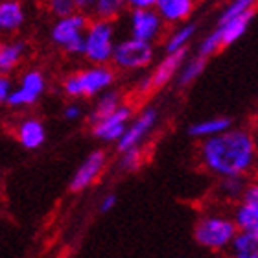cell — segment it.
Wrapping results in <instances>:
<instances>
[{"instance_id": "cell-1", "label": "cell", "mask_w": 258, "mask_h": 258, "mask_svg": "<svg viewBox=\"0 0 258 258\" xmlns=\"http://www.w3.org/2000/svg\"><path fill=\"white\" fill-rule=\"evenodd\" d=\"M199 161L220 179L247 177L258 166V146L251 129L232 127L199 144Z\"/></svg>"}, {"instance_id": "cell-2", "label": "cell", "mask_w": 258, "mask_h": 258, "mask_svg": "<svg viewBox=\"0 0 258 258\" xmlns=\"http://www.w3.org/2000/svg\"><path fill=\"white\" fill-rule=\"evenodd\" d=\"M238 232L240 229L232 216L216 214V212L199 216L198 221L194 223L196 243L212 253H221L227 249L231 251V245L236 240Z\"/></svg>"}, {"instance_id": "cell-3", "label": "cell", "mask_w": 258, "mask_h": 258, "mask_svg": "<svg viewBox=\"0 0 258 258\" xmlns=\"http://www.w3.org/2000/svg\"><path fill=\"white\" fill-rule=\"evenodd\" d=\"M254 15H256V8L247 11V13H243L238 19H232V21L223 22V24H216L214 30L209 35H205L198 43V55L209 59L210 55H214L221 48L231 46L236 41H240L247 33L249 28H251V22H253Z\"/></svg>"}, {"instance_id": "cell-4", "label": "cell", "mask_w": 258, "mask_h": 258, "mask_svg": "<svg viewBox=\"0 0 258 258\" xmlns=\"http://www.w3.org/2000/svg\"><path fill=\"white\" fill-rule=\"evenodd\" d=\"M114 70L109 69L107 64L103 67H91L69 76L63 83L64 92L72 98L80 96H96L100 92H107V89L113 85Z\"/></svg>"}, {"instance_id": "cell-5", "label": "cell", "mask_w": 258, "mask_h": 258, "mask_svg": "<svg viewBox=\"0 0 258 258\" xmlns=\"http://www.w3.org/2000/svg\"><path fill=\"white\" fill-rule=\"evenodd\" d=\"M114 26L107 21H92L85 32V57L94 67H103L113 61L114 54Z\"/></svg>"}, {"instance_id": "cell-6", "label": "cell", "mask_w": 258, "mask_h": 258, "mask_svg": "<svg viewBox=\"0 0 258 258\" xmlns=\"http://www.w3.org/2000/svg\"><path fill=\"white\" fill-rule=\"evenodd\" d=\"M155 59V46L139 39H124L116 43L113 63L122 70H140L150 67Z\"/></svg>"}, {"instance_id": "cell-7", "label": "cell", "mask_w": 258, "mask_h": 258, "mask_svg": "<svg viewBox=\"0 0 258 258\" xmlns=\"http://www.w3.org/2000/svg\"><path fill=\"white\" fill-rule=\"evenodd\" d=\"M188 48L186 50H179L175 54H166L159 63L155 64V69L151 70L150 76H146L144 80L139 83V91L142 94L150 91H155V89H161V87L168 85L173 78H177L181 69H183L184 61L188 59Z\"/></svg>"}, {"instance_id": "cell-8", "label": "cell", "mask_w": 258, "mask_h": 258, "mask_svg": "<svg viewBox=\"0 0 258 258\" xmlns=\"http://www.w3.org/2000/svg\"><path fill=\"white\" fill-rule=\"evenodd\" d=\"M159 122V111L155 107H146L139 113L137 118L131 120V124L125 129L124 137L116 142V150L120 153H125L129 150L140 148L144 139L151 133V129L155 127Z\"/></svg>"}, {"instance_id": "cell-9", "label": "cell", "mask_w": 258, "mask_h": 258, "mask_svg": "<svg viewBox=\"0 0 258 258\" xmlns=\"http://www.w3.org/2000/svg\"><path fill=\"white\" fill-rule=\"evenodd\" d=\"M164 24L161 15L157 13L155 8L150 10H131L129 13V30H131V37L151 43L159 39L164 32Z\"/></svg>"}, {"instance_id": "cell-10", "label": "cell", "mask_w": 258, "mask_h": 258, "mask_svg": "<svg viewBox=\"0 0 258 258\" xmlns=\"http://www.w3.org/2000/svg\"><path fill=\"white\" fill-rule=\"evenodd\" d=\"M131 114H133V109L124 103L118 111H114L113 114H109L107 118L100 120L98 124L92 125V135L96 139L103 140V142H118L124 137L127 125L131 124L129 122Z\"/></svg>"}, {"instance_id": "cell-11", "label": "cell", "mask_w": 258, "mask_h": 258, "mask_svg": "<svg viewBox=\"0 0 258 258\" xmlns=\"http://www.w3.org/2000/svg\"><path fill=\"white\" fill-rule=\"evenodd\" d=\"M232 218L240 231L258 232V183H249L240 203H236Z\"/></svg>"}, {"instance_id": "cell-12", "label": "cell", "mask_w": 258, "mask_h": 258, "mask_svg": "<svg viewBox=\"0 0 258 258\" xmlns=\"http://www.w3.org/2000/svg\"><path fill=\"white\" fill-rule=\"evenodd\" d=\"M44 76L39 70H28L22 76L21 87L11 92L8 105L10 107H22V105H32L39 100V96L44 91Z\"/></svg>"}, {"instance_id": "cell-13", "label": "cell", "mask_w": 258, "mask_h": 258, "mask_svg": "<svg viewBox=\"0 0 258 258\" xmlns=\"http://www.w3.org/2000/svg\"><path fill=\"white\" fill-rule=\"evenodd\" d=\"M105 162H107L105 151H102V150L92 151L91 155L81 162L80 168L76 170L74 177L70 181V190H72V192H81V190H85L87 186H91V184L100 177V173L103 172Z\"/></svg>"}, {"instance_id": "cell-14", "label": "cell", "mask_w": 258, "mask_h": 258, "mask_svg": "<svg viewBox=\"0 0 258 258\" xmlns=\"http://www.w3.org/2000/svg\"><path fill=\"white\" fill-rule=\"evenodd\" d=\"M89 19L83 13H74V15L67 17V19H59L52 28V39L61 46H69L78 39L85 37V32L89 28Z\"/></svg>"}, {"instance_id": "cell-15", "label": "cell", "mask_w": 258, "mask_h": 258, "mask_svg": "<svg viewBox=\"0 0 258 258\" xmlns=\"http://www.w3.org/2000/svg\"><path fill=\"white\" fill-rule=\"evenodd\" d=\"M155 10L166 24L179 26L190 21V17L196 11V2L194 0H157Z\"/></svg>"}, {"instance_id": "cell-16", "label": "cell", "mask_w": 258, "mask_h": 258, "mask_svg": "<svg viewBox=\"0 0 258 258\" xmlns=\"http://www.w3.org/2000/svg\"><path fill=\"white\" fill-rule=\"evenodd\" d=\"M232 127L234 125H232V120L229 116H210V118L192 122L188 125V135L192 139H198L203 142V140L214 139L218 135H223Z\"/></svg>"}, {"instance_id": "cell-17", "label": "cell", "mask_w": 258, "mask_h": 258, "mask_svg": "<svg viewBox=\"0 0 258 258\" xmlns=\"http://www.w3.org/2000/svg\"><path fill=\"white\" fill-rule=\"evenodd\" d=\"M198 24L194 21L183 22L175 26V30L168 33L166 41H164V50L166 54H175L179 50H186L192 43V39L198 35Z\"/></svg>"}, {"instance_id": "cell-18", "label": "cell", "mask_w": 258, "mask_h": 258, "mask_svg": "<svg viewBox=\"0 0 258 258\" xmlns=\"http://www.w3.org/2000/svg\"><path fill=\"white\" fill-rule=\"evenodd\" d=\"M19 140L26 150H37L39 146H43L44 140H46L44 125L35 118L24 120L19 127Z\"/></svg>"}, {"instance_id": "cell-19", "label": "cell", "mask_w": 258, "mask_h": 258, "mask_svg": "<svg viewBox=\"0 0 258 258\" xmlns=\"http://www.w3.org/2000/svg\"><path fill=\"white\" fill-rule=\"evenodd\" d=\"M122 105H124V103H122L120 92H116V91L103 92L102 96L98 98V102H96V105H94V109L91 111V114H89V122H91L92 125L98 124L100 120L107 118L109 114H113L114 111H118Z\"/></svg>"}, {"instance_id": "cell-20", "label": "cell", "mask_w": 258, "mask_h": 258, "mask_svg": "<svg viewBox=\"0 0 258 258\" xmlns=\"http://www.w3.org/2000/svg\"><path fill=\"white\" fill-rule=\"evenodd\" d=\"M24 22V10L19 2L8 0L0 2V32H13L22 26Z\"/></svg>"}, {"instance_id": "cell-21", "label": "cell", "mask_w": 258, "mask_h": 258, "mask_svg": "<svg viewBox=\"0 0 258 258\" xmlns=\"http://www.w3.org/2000/svg\"><path fill=\"white\" fill-rule=\"evenodd\" d=\"M232 258H258V232L240 231L231 245Z\"/></svg>"}, {"instance_id": "cell-22", "label": "cell", "mask_w": 258, "mask_h": 258, "mask_svg": "<svg viewBox=\"0 0 258 258\" xmlns=\"http://www.w3.org/2000/svg\"><path fill=\"white\" fill-rule=\"evenodd\" d=\"M26 44L22 41H11V43H0V74L6 76L15 69L22 59Z\"/></svg>"}, {"instance_id": "cell-23", "label": "cell", "mask_w": 258, "mask_h": 258, "mask_svg": "<svg viewBox=\"0 0 258 258\" xmlns=\"http://www.w3.org/2000/svg\"><path fill=\"white\" fill-rule=\"evenodd\" d=\"M247 186H249L247 177H225V179H220V183L216 186V192H218V196L221 199L240 203L245 190H247Z\"/></svg>"}, {"instance_id": "cell-24", "label": "cell", "mask_w": 258, "mask_h": 258, "mask_svg": "<svg viewBox=\"0 0 258 258\" xmlns=\"http://www.w3.org/2000/svg\"><path fill=\"white\" fill-rule=\"evenodd\" d=\"M205 69H207V59L201 57V55H190L188 59L184 61L183 69L177 76V85L179 87H188L192 85L194 81L198 80L199 76L203 74Z\"/></svg>"}, {"instance_id": "cell-25", "label": "cell", "mask_w": 258, "mask_h": 258, "mask_svg": "<svg viewBox=\"0 0 258 258\" xmlns=\"http://www.w3.org/2000/svg\"><path fill=\"white\" fill-rule=\"evenodd\" d=\"M254 8H256V4H254L253 0H232V2H229L227 6L221 8L216 24H223V22H229V21H232V19H238V17H242L243 13L254 10Z\"/></svg>"}, {"instance_id": "cell-26", "label": "cell", "mask_w": 258, "mask_h": 258, "mask_svg": "<svg viewBox=\"0 0 258 258\" xmlns=\"http://www.w3.org/2000/svg\"><path fill=\"white\" fill-rule=\"evenodd\" d=\"M122 8H124L122 0H98L96 4H94L96 17L100 21H107V22H113V19L118 17Z\"/></svg>"}, {"instance_id": "cell-27", "label": "cell", "mask_w": 258, "mask_h": 258, "mask_svg": "<svg viewBox=\"0 0 258 258\" xmlns=\"http://www.w3.org/2000/svg\"><path fill=\"white\" fill-rule=\"evenodd\" d=\"M140 164H142V150H140V148L125 151V153H122V157H120V168L125 170V172L139 170Z\"/></svg>"}, {"instance_id": "cell-28", "label": "cell", "mask_w": 258, "mask_h": 258, "mask_svg": "<svg viewBox=\"0 0 258 258\" xmlns=\"http://www.w3.org/2000/svg\"><path fill=\"white\" fill-rule=\"evenodd\" d=\"M50 10L57 17V21L67 19V17L74 15L76 2H72V0H54V2H50Z\"/></svg>"}, {"instance_id": "cell-29", "label": "cell", "mask_w": 258, "mask_h": 258, "mask_svg": "<svg viewBox=\"0 0 258 258\" xmlns=\"http://www.w3.org/2000/svg\"><path fill=\"white\" fill-rule=\"evenodd\" d=\"M11 81L8 76H2L0 74V103H8L11 96Z\"/></svg>"}, {"instance_id": "cell-30", "label": "cell", "mask_w": 258, "mask_h": 258, "mask_svg": "<svg viewBox=\"0 0 258 258\" xmlns=\"http://www.w3.org/2000/svg\"><path fill=\"white\" fill-rule=\"evenodd\" d=\"M116 201H118V198H116L114 194H107V196L102 198V201H100V212H109V210H113L114 207H116Z\"/></svg>"}, {"instance_id": "cell-31", "label": "cell", "mask_w": 258, "mask_h": 258, "mask_svg": "<svg viewBox=\"0 0 258 258\" xmlns=\"http://www.w3.org/2000/svg\"><path fill=\"white\" fill-rule=\"evenodd\" d=\"M63 116L67 120H78L81 116V107L80 105H76V103H72V105H67L63 111Z\"/></svg>"}, {"instance_id": "cell-32", "label": "cell", "mask_w": 258, "mask_h": 258, "mask_svg": "<svg viewBox=\"0 0 258 258\" xmlns=\"http://www.w3.org/2000/svg\"><path fill=\"white\" fill-rule=\"evenodd\" d=\"M157 0H131L129 6L131 10H150V8H155Z\"/></svg>"}, {"instance_id": "cell-33", "label": "cell", "mask_w": 258, "mask_h": 258, "mask_svg": "<svg viewBox=\"0 0 258 258\" xmlns=\"http://www.w3.org/2000/svg\"><path fill=\"white\" fill-rule=\"evenodd\" d=\"M251 133H253L254 142H256V146H258V118L253 122V127H251Z\"/></svg>"}, {"instance_id": "cell-34", "label": "cell", "mask_w": 258, "mask_h": 258, "mask_svg": "<svg viewBox=\"0 0 258 258\" xmlns=\"http://www.w3.org/2000/svg\"><path fill=\"white\" fill-rule=\"evenodd\" d=\"M225 258H232V256H225Z\"/></svg>"}, {"instance_id": "cell-35", "label": "cell", "mask_w": 258, "mask_h": 258, "mask_svg": "<svg viewBox=\"0 0 258 258\" xmlns=\"http://www.w3.org/2000/svg\"><path fill=\"white\" fill-rule=\"evenodd\" d=\"M256 183H258V179H256Z\"/></svg>"}]
</instances>
